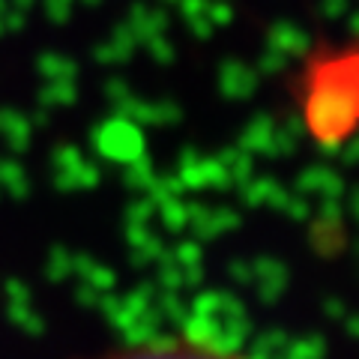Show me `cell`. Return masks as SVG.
Listing matches in <instances>:
<instances>
[{
    "instance_id": "obj_1",
    "label": "cell",
    "mask_w": 359,
    "mask_h": 359,
    "mask_svg": "<svg viewBox=\"0 0 359 359\" xmlns=\"http://www.w3.org/2000/svg\"><path fill=\"white\" fill-rule=\"evenodd\" d=\"M297 114L320 150L351 144L359 120V48L353 42L311 48L297 75Z\"/></svg>"
},
{
    "instance_id": "obj_2",
    "label": "cell",
    "mask_w": 359,
    "mask_h": 359,
    "mask_svg": "<svg viewBox=\"0 0 359 359\" xmlns=\"http://www.w3.org/2000/svg\"><path fill=\"white\" fill-rule=\"evenodd\" d=\"M99 359H237V356L212 351V347L198 344V341L177 339V341H147V344L123 347V351H114Z\"/></svg>"
}]
</instances>
